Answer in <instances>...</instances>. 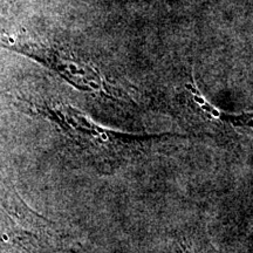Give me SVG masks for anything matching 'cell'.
<instances>
[{
  "mask_svg": "<svg viewBox=\"0 0 253 253\" xmlns=\"http://www.w3.org/2000/svg\"><path fill=\"white\" fill-rule=\"evenodd\" d=\"M34 108L41 115L58 125L67 137L74 142L82 151L95 160L115 161L123 158L148 142L175 134L130 135L109 130L90 121L69 104L53 101H41L34 103Z\"/></svg>",
  "mask_w": 253,
  "mask_h": 253,
  "instance_id": "obj_1",
  "label": "cell"
},
{
  "mask_svg": "<svg viewBox=\"0 0 253 253\" xmlns=\"http://www.w3.org/2000/svg\"><path fill=\"white\" fill-rule=\"evenodd\" d=\"M0 45L42 63L82 90L103 89V81L96 69L79 58L72 49L55 41L21 31L1 34Z\"/></svg>",
  "mask_w": 253,
  "mask_h": 253,
  "instance_id": "obj_2",
  "label": "cell"
},
{
  "mask_svg": "<svg viewBox=\"0 0 253 253\" xmlns=\"http://www.w3.org/2000/svg\"><path fill=\"white\" fill-rule=\"evenodd\" d=\"M54 235V224L28 207L11 184L0 181V244L40 245Z\"/></svg>",
  "mask_w": 253,
  "mask_h": 253,
  "instance_id": "obj_3",
  "label": "cell"
},
{
  "mask_svg": "<svg viewBox=\"0 0 253 253\" xmlns=\"http://www.w3.org/2000/svg\"><path fill=\"white\" fill-rule=\"evenodd\" d=\"M189 89L191 90L192 97H194L195 102L204 110L205 113L209 114L212 118L220 120V121L230 123L233 126H240V128H246L253 130V113H244L238 114V115H233V114H221L214 109L208 101H205L199 93V90L195 86H189Z\"/></svg>",
  "mask_w": 253,
  "mask_h": 253,
  "instance_id": "obj_4",
  "label": "cell"
},
{
  "mask_svg": "<svg viewBox=\"0 0 253 253\" xmlns=\"http://www.w3.org/2000/svg\"><path fill=\"white\" fill-rule=\"evenodd\" d=\"M175 253H191V252H190L189 248H186L185 245L179 244L175 248Z\"/></svg>",
  "mask_w": 253,
  "mask_h": 253,
  "instance_id": "obj_5",
  "label": "cell"
},
{
  "mask_svg": "<svg viewBox=\"0 0 253 253\" xmlns=\"http://www.w3.org/2000/svg\"><path fill=\"white\" fill-rule=\"evenodd\" d=\"M1 1H6V0H0V2H1Z\"/></svg>",
  "mask_w": 253,
  "mask_h": 253,
  "instance_id": "obj_6",
  "label": "cell"
}]
</instances>
